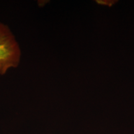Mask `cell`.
<instances>
[{
    "mask_svg": "<svg viewBox=\"0 0 134 134\" xmlns=\"http://www.w3.org/2000/svg\"><path fill=\"white\" fill-rule=\"evenodd\" d=\"M21 60L19 43L9 26L0 22V75L19 66Z\"/></svg>",
    "mask_w": 134,
    "mask_h": 134,
    "instance_id": "cell-1",
    "label": "cell"
}]
</instances>
